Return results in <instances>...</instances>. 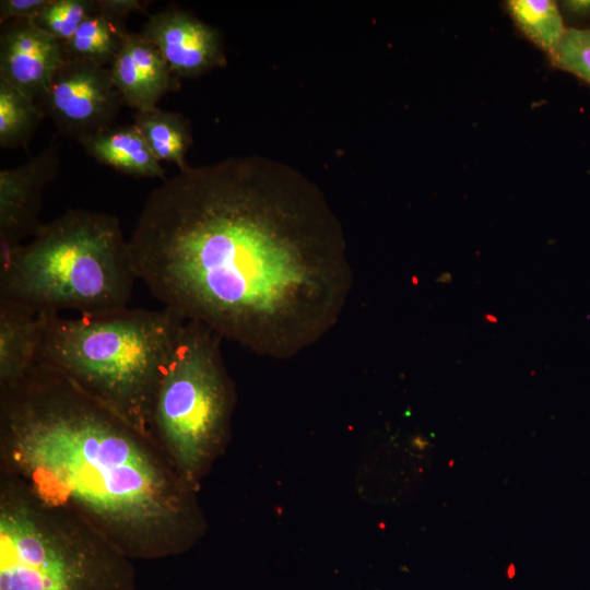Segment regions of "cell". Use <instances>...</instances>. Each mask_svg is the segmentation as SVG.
<instances>
[{"label": "cell", "mask_w": 590, "mask_h": 590, "mask_svg": "<svg viewBox=\"0 0 590 590\" xmlns=\"http://www.w3.org/2000/svg\"><path fill=\"white\" fill-rule=\"evenodd\" d=\"M128 247L137 279L165 308L267 357L317 343L352 286L346 240L322 191L257 155L163 179Z\"/></svg>", "instance_id": "obj_1"}, {"label": "cell", "mask_w": 590, "mask_h": 590, "mask_svg": "<svg viewBox=\"0 0 590 590\" xmlns=\"http://www.w3.org/2000/svg\"><path fill=\"white\" fill-rule=\"evenodd\" d=\"M0 457L1 474L133 560L182 554L205 533L198 491L158 444L40 364L0 387Z\"/></svg>", "instance_id": "obj_2"}, {"label": "cell", "mask_w": 590, "mask_h": 590, "mask_svg": "<svg viewBox=\"0 0 590 590\" xmlns=\"http://www.w3.org/2000/svg\"><path fill=\"white\" fill-rule=\"evenodd\" d=\"M43 319L38 364L152 437L156 387L186 319L165 307Z\"/></svg>", "instance_id": "obj_3"}, {"label": "cell", "mask_w": 590, "mask_h": 590, "mask_svg": "<svg viewBox=\"0 0 590 590\" xmlns=\"http://www.w3.org/2000/svg\"><path fill=\"white\" fill-rule=\"evenodd\" d=\"M137 275L115 215L69 209L0 259V299L35 312L127 308Z\"/></svg>", "instance_id": "obj_4"}, {"label": "cell", "mask_w": 590, "mask_h": 590, "mask_svg": "<svg viewBox=\"0 0 590 590\" xmlns=\"http://www.w3.org/2000/svg\"><path fill=\"white\" fill-rule=\"evenodd\" d=\"M133 559L8 475L0 480V590H134Z\"/></svg>", "instance_id": "obj_5"}, {"label": "cell", "mask_w": 590, "mask_h": 590, "mask_svg": "<svg viewBox=\"0 0 590 590\" xmlns=\"http://www.w3.org/2000/svg\"><path fill=\"white\" fill-rule=\"evenodd\" d=\"M220 340L204 324L185 320L150 414L153 439L197 491L227 445L236 401Z\"/></svg>", "instance_id": "obj_6"}, {"label": "cell", "mask_w": 590, "mask_h": 590, "mask_svg": "<svg viewBox=\"0 0 590 590\" xmlns=\"http://www.w3.org/2000/svg\"><path fill=\"white\" fill-rule=\"evenodd\" d=\"M122 104L109 68L64 57L39 108L61 133L79 142L114 126Z\"/></svg>", "instance_id": "obj_7"}, {"label": "cell", "mask_w": 590, "mask_h": 590, "mask_svg": "<svg viewBox=\"0 0 590 590\" xmlns=\"http://www.w3.org/2000/svg\"><path fill=\"white\" fill-rule=\"evenodd\" d=\"M140 33L178 79L196 78L226 64L221 32L180 8L149 14Z\"/></svg>", "instance_id": "obj_8"}, {"label": "cell", "mask_w": 590, "mask_h": 590, "mask_svg": "<svg viewBox=\"0 0 590 590\" xmlns=\"http://www.w3.org/2000/svg\"><path fill=\"white\" fill-rule=\"evenodd\" d=\"M63 60V43L39 28L33 20L1 24L0 80L16 87L38 106Z\"/></svg>", "instance_id": "obj_9"}, {"label": "cell", "mask_w": 590, "mask_h": 590, "mask_svg": "<svg viewBox=\"0 0 590 590\" xmlns=\"http://www.w3.org/2000/svg\"><path fill=\"white\" fill-rule=\"evenodd\" d=\"M60 164L57 144L45 148L26 163L0 172V259L32 236L37 222L42 197Z\"/></svg>", "instance_id": "obj_10"}, {"label": "cell", "mask_w": 590, "mask_h": 590, "mask_svg": "<svg viewBox=\"0 0 590 590\" xmlns=\"http://www.w3.org/2000/svg\"><path fill=\"white\" fill-rule=\"evenodd\" d=\"M109 71L125 104L137 111L156 107L166 93L179 87V79L141 33L127 34Z\"/></svg>", "instance_id": "obj_11"}, {"label": "cell", "mask_w": 590, "mask_h": 590, "mask_svg": "<svg viewBox=\"0 0 590 590\" xmlns=\"http://www.w3.org/2000/svg\"><path fill=\"white\" fill-rule=\"evenodd\" d=\"M43 314L0 299V387L26 377L38 364Z\"/></svg>", "instance_id": "obj_12"}, {"label": "cell", "mask_w": 590, "mask_h": 590, "mask_svg": "<svg viewBox=\"0 0 590 590\" xmlns=\"http://www.w3.org/2000/svg\"><path fill=\"white\" fill-rule=\"evenodd\" d=\"M97 163L138 178L165 179V170L134 125L110 126L79 141Z\"/></svg>", "instance_id": "obj_13"}, {"label": "cell", "mask_w": 590, "mask_h": 590, "mask_svg": "<svg viewBox=\"0 0 590 590\" xmlns=\"http://www.w3.org/2000/svg\"><path fill=\"white\" fill-rule=\"evenodd\" d=\"M133 125L160 162L174 163L179 170L189 167L186 155L192 145V133L181 114L154 107L137 111Z\"/></svg>", "instance_id": "obj_14"}, {"label": "cell", "mask_w": 590, "mask_h": 590, "mask_svg": "<svg viewBox=\"0 0 590 590\" xmlns=\"http://www.w3.org/2000/svg\"><path fill=\"white\" fill-rule=\"evenodd\" d=\"M128 33L125 21L101 11L96 1L95 12L63 43L64 57L109 68Z\"/></svg>", "instance_id": "obj_15"}, {"label": "cell", "mask_w": 590, "mask_h": 590, "mask_svg": "<svg viewBox=\"0 0 590 590\" xmlns=\"http://www.w3.org/2000/svg\"><path fill=\"white\" fill-rule=\"evenodd\" d=\"M39 106L10 83L0 80V146L27 148L42 120Z\"/></svg>", "instance_id": "obj_16"}, {"label": "cell", "mask_w": 590, "mask_h": 590, "mask_svg": "<svg viewBox=\"0 0 590 590\" xmlns=\"http://www.w3.org/2000/svg\"><path fill=\"white\" fill-rule=\"evenodd\" d=\"M509 11L522 32L538 46L553 52L566 27L557 4L550 0H511Z\"/></svg>", "instance_id": "obj_17"}, {"label": "cell", "mask_w": 590, "mask_h": 590, "mask_svg": "<svg viewBox=\"0 0 590 590\" xmlns=\"http://www.w3.org/2000/svg\"><path fill=\"white\" fill-rule=\"evenodd\" d=\"M96 10V0H49L33 20L35 24L62 43Z\"/></svg>", "instance_id": "obj_18"}, {"label": "cell", "mask_w": 590, "mask_h": 590, "mask_svg": "<svg viewBox=\"0 0 590 590\" xmlns=\"http://www.w3.org/2000/svg\"><path fill=\"white\" fill-rule=\"evenodd\" d=\"M553 62L590 84V27H568L555 50Z\"/></svg>", "instance_id": "obj_19"}, {"label": "cell", "mask_w": 590, "mask_h": 590, "mask_svg": "<svg viewBox=\"0 0 590 590\" xmlns=\"http://www.w3.org/2000/svg\"><path fill=\"white\" fill-rule=\"evenodd\" d=\"M49 0H1L0 23L12 20H34Z\"/></svg>", "instance_id": "obj_20"}, {"label": "cell", "mask_w": 590, "mask_h": 590, "mask_svg": "<svg viewBox=\"0 0 590 590\" xmlns=\"http://www.w3.org/2000/svg\"><path fill=\"white\" fill-rule=\"evenodd\" d=\"M97 8L106 14L126 21L132 12L148 13L150 1L140 0H96Z\"/></svg>", "instance_id": "obj_21"}, {"label": "cell", "mask_w": 590, "mask_h": 590, "mask_svg": "<svg viewBox=\"0 0 590 590\" xmlns=\"http://www.w3.org/2000/svg\"><path fill=\"white\" fill-rule=\"evenodd\" d=\"M562 5L566 13L576 17H590V0L563 1Z\"/></svg>", "instance_id": "obj_22"}]
</instances>
